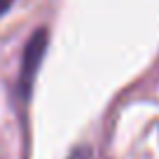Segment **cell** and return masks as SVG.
Segmentation results:
<instances>
[{
  "label": "cell",
  "instance_id": "obj_3",
  "mask_svg": "<svg viewBox=\"0 0 159 159\" xmlns=\"http://www.w3.org/2000/svg\"><path fill=\"white\" fill-rule=\"evenodd\" d=\"M12 2H14V0H0V16H2V14L12 7Z\"/></svg>",
  "mask_w": 159,
  "mask_h": 159
},
{
  "label": "cell",
  "instance_id": "obj_1",
  "mask_svg": "<svg viewBox=\"0 0 159 159\" xmlns=\"http://www.w3.org/2000/svg\"><path fill=\"white\" fill-rule=\"evenodd\" d=\"M45 49H47V30H35L33 38L26 45L24 66H21V77H19V87H21L24 96H28L30 87H33V80H35V73H38L40 63H42Z\"/></svg>",
  "mask_w": 159,
  "mask_h": 159
},
{
  "label": "cell",
  "instance_id": "obj_2",
  "mask_svg": "<svg viewBox=\"0 0 159 159\" xmlns=\"http://www.w3.org/2000/svg\"><path fill=\"white\" fill-rule=\"evenodd\" d=\"M70 159H89V150H87V148L77 150V152H75V154H73Z\"/></svg>",
  "mask_w": 159,
  "mask_h": 159
}]
</instances>
